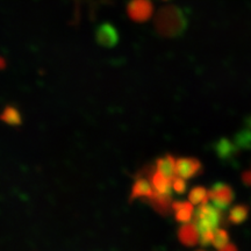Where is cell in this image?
I'll use <instances>...</instances> for the list:
<instances>
[{"instance_id": "1", "label": "cell", "mask_w": 251, "mask_h": 251, "mask_svg": "<svg viewBox=\"0 0 251 251\" xmlns=\"http://www.w3.org/2000/svg\"><path fill=\"white\" fill-rule=\"evenodd\" d=\"M188 26L187 12L176 5H168L157 12L153 27L163 37H178L183 35Z\"/></svg>"}, {"instance_id": "2", "label": "cell", "mask_w": 251, "mask_h": 251, "mask_svg": "<svg viewBox=\"0 0 251 251\" xmlns=\"http://www.w3.org/2000/svg\"><path fill=\"white\" fill-rule=\"evenodd\" d=\"M224 221L222 211L213 203H202L194 212V224L198 227L199 233L203 231H214Z\"/></svg>"}, {"instance_id": "3", "label": "cell", "mask_w": 251, "mask_h": 251, "mask_svg": "<svg viewBox=\"0 0 251 251\" xmlns=\"http://www.w3.org/2000/svg\"><path fill=\"white\" fill-rule=\"evenodd\" d=\"M208 196L213 205L221 211H226L233 202L234 191L228 184L216 183L208 190Z\"/></svg>"}, {"instance_id": "4", "label": "cell", "mask_w": 251, "mask_h": 251, "mask_svg": "<svg viewBox=\"0 0 251 251\" xmlns=\"http://www.w3.org/2000/svg\"><path fill=\"white\" fill-rule=\"evenodd\" d=\"M127 15L135 23H146L153 14L151 0H129L126 7Z\"/></svg>"}, {"instance_id": "5", "label": "cell", "mask_w": 251, "mask_h": 251, "mask_svg": "<svg viewBox=\"0 0 251 251\" xmlns=\"http://www.w3.org/2000/svg\"><path fill=\"white\" fill-rule=\"evenodd\" d=\"M202 164L199 159L193 157H183V158L176 159V174L177 177L183 179H191L201 174Z\"/></svg>"}, {"instance_id": "6", "label": "cell", "mask_w": 251, "mask_h": 251, "mask_svg": "<svg viewBox=\"0 0 251 251\" xmlns=\"http://www.w3.org/2000/svg\"><path fill=\"white\" fill-rule=\"evenodd\" d=\"M156 193L157 192L155 191V188H153L148 175L146 174V176L137 177L136 180H135L130 192V199H143L147 202H149L155 197Z\"/></svg>"}, {"instance_id": "7", "label": "cell", "mask_w": 251, "mask_h": 251, "mask_svg": "<svg viewBox=\"0 0 251 251\" xmlns=\"http://www.w3.org/2000/svg\"><path fill=\"white\" fill-rule=\"evenodd\" d=\"M119 33L113 25L102 24L96 30V41L103 48H113L119 42Z\"/></svg>"}, {"instance_id": "8", "label": "cell", "mask_w": 251, "mask_h": 251, "mask_svg": "<svg viewBox=\"0 0 251 251\" xmlns=\"http://www.w3.org/2000/svg\"><path fill=\"white\" fill-rule=\"evenodd\" d=\"M200 233L194 222H186L181 224L180 228L178 229V238L184 246L193 247L199 242Z\"/></svg>"}, {"instance_id": "9", "label": "cell", "mask_w": 251, "mask_h": 251, "mask_svg": "<svg viewBox=\"0 0 251 251\" xmlns=\"http://www.w3.org/2000/svg\"><path fill=\"white\" fill-rule=\"evenodd\" d=\"M172 211L175 213V218L180 224L191 222L194 216V205L190 201H177L172 203Z\"/></svg>"}, {"instance_id": "10", "label": "cell", "mask_w": 251, "mask_h": 251, "mask_svg": "<svg viewBox=\"0 0 251 251\" xmlns=\"http://www.w3.org/2000/svg\"><path fill=\"white\" fill-rule=\"evenodd\" d=\"M176 159L177 158H175L171 155L159 157L155 164L156 170L161 172L162 175H164L165 177H168L169 179L174 180L177 177V174H176Z\"/></svg>"}, {"instance_id": "11", "label": "cell", "mask_w": 251, "mask_h": 251, "mask_svg": "<svg viewBox=\"0 0 251 251\" xmlns=\"http://www.w3.org/2000/svg\"><path fill=\"white\" fill-rule=\"evenodd\" d=\"M238 149L237 146L229 141L227 139L220 140L218 143L215 144V151L218 156L222 159H231L236 153V150Z\"/></svg>"}, {"instance_id": "12", "label": "cell", "mask_w": 251, "mask_h": 251, "mask_svg": "<svg viewBox=\"0 0 251 251\" xmlns=\"http://www.w3.org/2000/svg\"><path fill=\"white\" fill-rule=\"evenodd\" d=\"M249 216V207L247 205H236L230 209L228 215V220L230 224L241 225Z\"/></svg>"}, {"instance_id": "13", "label": "cell", "mask_w": 251, "mask_h": 251, "mask_svg": "<svg viewBox=\"0 0 251 251\" xmlns=\"http://www.w3.org/2000/svg\"><path fill=\"white\" fill-rule=\"evenodd\" d=\"M188 200L192 205L200 206L202 203L208 202L209 196H208V190H206L205 187L202 186H197L192 188L188 193Z\"/></svg>"}, {"instance_id": "14", "label": "cell", "mask_w": 251, "mask_h": 251, "mask_svg": "<svg viewBox=\"0 0 251 251\" xmlns=\"http://www.w3.org/2000/svg\"><path fill=\"white\" fill-rule=\"evenodd\" d=\"M0 119L9 126H19L21 125V114L20 112L18 111L17 108L13 107V106H7L5 107L4 111H2L1 115H0Z\"/></svg>"}, {"instance_id": "15", "label": "cell", "mask_w": 251, "mask_h": 251, "mask_svg": "<svg viewBox=\"0 0 251 251\" xmlns=\"http://www.w3.org/2000/svg\"><path fill=\"white\" fill-rule=\"evenodd\" d=\"M227 244H229L228 233L225 230V229L218 228L214 231V238H213L212 246H214L216 249L220 250V249H222L224 247L227 246Z\"/></svg>"}, {"instance_id": "16", "label": "cell", "mask_w": 251, "mask_h": 251, "mask_svg": "<svg viewBox=\"0 0 251 251\" xmlns=\"http://www.w3.org/2000/svg\"><path fill=\"white\" fill-rule=\"evenodd\" d=\"M186 188H187L186 180L183 179V178L176 177L175 179L172 180V190H174L176 193L184 194L186 192Z\"/></svg>"}, {"instance_id": "17", "label": "cell", "mask_w": 251, "mask_h": 251, "mask_svg": "<svg viewBox=\"0 0 251 251\" xmlns=\"http://www.w3.org/2000/svg\"><path fill=\"white\" fill-rule=\"evenodd\" d=\"M242 183L246 185V186H251V171H246L242 175Z\"/></svg>"}, {"instance_id": "18", "label": "cell", "mask_w": 251, "mask_h": 251, "mask_svg": "<svg viewBox=\"0 0 251 251\" xmlns=\"http://www.w3.org/2000/svg\"><path fill=\"white\" fill-rule=\"evenodd\" d=\"M219 251H238V250H237V248L234 246V244L229 243V244H227V246H226V247L222 248V249H220Z\"/></svg>"}, {"instance_id": "19", "label": "cell", "mask_w": 251, "mask_h": 251, "mask_svg": "<svg viewBox=\"0 0 251 251\" xmlns=\"http://www.w3.org/2000/svg\"><path fill=\"white\" fill-rule=\"evenodd\" d=\"M247 128H249V129L251 130V117L247 120Z\"/></svg>"}, {"instance_id": "20", "label": "cell", "mask_w": 251, "mask_h": 251, "mask_svg": "<svg viewBox=\"0 0 251 251\" xmlns=\"http://www.w3.org/2000/svg\"><path fill=\"white\" fill-rule=\"evenodd\" d=\"M0 64H2V65H5V63H2V59L0 58Z\"/></svg>"}, {"instance_id": "21", "label": "cell", "mask_w": 251, "mask_h": 251, "mask_svg": "<svg viewBox=\"0 0 251 251\" xmlns=\"http://www.w3.org/2000/svg\"><path fill=\"white\" fill-rule=\"evenodd\" d=\"M198 251H205V250H198Z\"/></svg>"}]
</instances>
